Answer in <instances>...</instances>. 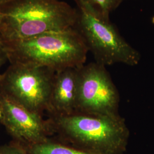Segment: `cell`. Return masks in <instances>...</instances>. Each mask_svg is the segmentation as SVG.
<instances>
[{"label":"cell","instance_id":"3","mask_svg":"<svg viewBox=\"0 0 154 154\" xmlns=\"http://www.w3.org/2000/svg\"><path fill=\"white\" fill-rule=\"evenodd\" d=\"M0 39L13 41L73 28L77 9L60 0H11L0 6Z\"/></svg>","mask_w":154,"mask_h":154},{"label":"cell","instance_id":"6","mask_svg":"<svg viewBox=\"0 0 154 154\" xmlns=\"http://www.w3.org/2000/svg\"><path fill=\"white\" fill-rule=\"evenodd\" d=\"M120 96L106 66L97 62L79 67L76 112L118 116Z\"/></svg>","mask_w":154,"mask_h":154},{"label":"cell","instance_id":"9","mask_svg":"<svg viewBox=\"0 0 154 154\" xmlns=\"http://www.w3.org/2000/svg\"><path fill=\"white\" fill-rule=\"evenodd\" d=\"M25 147L30 154H93L50 138L43 143Z\"/></svg>","mask_w":154,"mask_h":154},{"label":"cell","instance_id":"13","mask_svg":"<svg viewBox=\"0 0 154 154\" xmlns=\"http://www.w3.org/2000/svg\"><path fill=\"white\" fill-rule=\"evenodd\" d=\"M11 0H0V6L5 4L6 3L11 1Z\"/></svg>","mask_w":154,"mask_h":154},{"label":"cell","instance_id":"10","mask_svg":"<svg viewBox=\"0 0 154 154\" xmlns=\"http://www.w3.org/2000/svg\"><path fill=\"white\" fill-rule=\"evenodd\" d=\"M77 5L106 21H110V14L117 9L124 0H75Z\"/></svg>","mask_w":154,"mask_h":154},{"label":"cell","instance_id":"7","mask_svg":"<svg viewBox=\"0 0 154 154\" xmlns=\"http://www.w3.org/2000/svg\"><path fill=\"white\" fill-rule=\"evenodd\" d=\"M0 122L13 141L25 147L43 143L54 134L49 119L18 105L0 91Z\"/></svg>","mask_w":154,"mask_h":154},{"label":"cell","instance_id":"1","mask_svg":"<svg viewBox=\"0 0 154 154\" xmlns=\"http://www.w3.org/2000/svg\"><path fill=\"white\" fill-rule=\"evenodd\" d=\"M62 142L93 154H124L130 131L120 116H95L80 112L49 118Z\"/></svg>","mask_w":154,"mask_h":154},{"label":"cell","instance_id":"2","mask_svg":"<svg viewBox=\"0 0 154 154\" xmlns=\"http://www.w3.org/2000/svg\"><path fill=\"white\" fill-rule=\"evenodd\" d=\"M1 42L9 62L43 67L55 72L82 66L88 51L81 35L74 28Z\"/></svg>","mask_w":154,"mask_h":154},{"label":"cell","instance_id":"4","mask_svg":"<svg viewBox=\"0 0 154 154\" xmlns=\"http://www.w3.org/2000/svg\"><path fill=\"white\" fill-rule=\"evenodd\" d=\"M77 5V18L73 28L81 35L96 62L105 66L116 63L138 65L140 53L123 38L110 21L100 18Z\"/></svg>","mask_w":154,"mask_h":154},{"label":"cell","instance_id":"15","mask_svg":"<svg viewBox=\"0 0 154 154\" xmlns=\"http://www.w3.org/2000/svg\"><path fill=\"white\" fill-rule=\"evenodd\" d=\"M152 23L154 24V17H153L152 18Z\"/></svg>","mask_w":154,"mask_h":154},{"label":"cell","instance_id":"5","mask_svg":"<svg viewBox=\"0 0 154 154\" xmlns=\"http://www.w3.org/2000/svg\"><path fill=\"white\" fill-rule=\"evenodd\" d=\"M55 73L43 67L10 62L0 74V91L17 104L42 115L48 110Z\"/></svg>","mask_w":154,"mask_h":154},{"label":"cell","instance_id":"12","mask_svg":"<svg viewBox=\"0 0 154 154\" xmlns=\"http://www.w3.org/2000/svg\"><path fill=\"white\" fill-rule=\"evenodd\" d=\"M8 61V56L6 53L5 50L4 49V47L3 44L0 40V70L6 61Z\"/></svg>","mask_w":154,"mask_h":154},{"label":"cell","instance_id":"11","mask_svg":"<svg viewBox=\"0 0 154 154\" xmlns=\"http://www.w3.org/2000/svg\"><path fill=\"white\" fill-rule=\"evenodd\" d=\"M0 154H30L25 147L13 142L0 146Z\"/></svg>","mask_w":154,"mask_h":154},{"label":"cell","instance_id":"16","mask_svg":"<svg viewBox=\"0 0 154 154\" xmlns=\"http://www.w3.org/2000/svg\"><path fill=\"white\" fill-rule=\"evenodd\" d=\"M1 110H0V117H1Z\"/></svg>","mask_w":154,"mask_h":154},{"label":"cell","instance_id":"8","mask_svg":"<svg viewBox=\"0 0 154 154\" xmlns=\"http://www.w3.org/2000/svg\"><path fill=\"white\" fill-rule=\"evenodd\" d=\"M79 67H69L55 72L48 110L50 116L76 112Z\"/></svg>","mask_w":154,"mask_h":154},{"label":"cell","instance_id":"14","mask_svg":"<svg viewBox=\"0 0 154 154\" xmlns=\"http://www.w3.org/2000/svg\"><path fill=\"white\" fill-rule=\"evenodd\" d=\"M2 18H3V14H2V11L1 10V8H0V24H1V23L2 21Z\"/></svg>","mask_w":154,"mask_h":154}]
</instances>
